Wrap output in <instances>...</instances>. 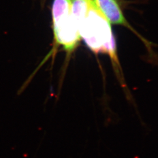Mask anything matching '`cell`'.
Here are the masks:
<instances>
[{
	"instance_id": "obj_1",
	"label": "cell",
	"mask_w": 158,
	"mask_h": 158,
	"mask_svg": "<svg viewBox=\"0 0 158 158\" xmlns=\"http://www.w3.org/2000/svg\"><path fill=\"white\" fill-rule=\"evenodd\" d=\"M81 39L93 53H106L110 57L116 73L120 75L115 40L111 23L90 0L86 16L78 25ZM121 76V75H120Z\"/></svg>"
},
{
	"instance_id": "obj_2",
	"label": "cell",
	"mask_w": 158,
	"mask_h": 158,
	"mask_svg": "<svg viewBox=\"0 0 158 158\" xmlns=\"http://www.w3.org/2000/svg\"><path fill=\"white\" fill-rule=\"evenodd\" d=\"M52 15L55 46H62L69 56L81 40L78 25L71 14L70 0H54Z\"/></svg>"
},
{
	"instance_id": "obj_3",
	"label": "cell",
	"mask_w": 158,
	"mask_h": 158,
	"mask_svg": "<svg viewBox=\"0 0 158 158\" xmlns=\"http://www.w3.org/2000/svg\"><path fill=\"white\" fill-rule=\"evenodd\" d=\"M91 1L110 23L124 26L139 36L127 21L116 0H91Z\"/></svg>"
},
{
	"instance_id": "obj_4",
	"label": "cell",
	"mask_w": 158,
	"mask_h": 158,
	"mask_svg": "<svg viewBox=\"0 0 158 158\" xmlns=\"http://www.w3.org/2000/svg\"><path fill=\"white\" fill-rule=\"evenodd\" d=\"M90 5V0H70L71 14L77 25L86 16Z\"/></svg>"
}]
</instances>
